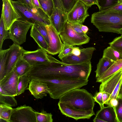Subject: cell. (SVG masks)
Masks as SVG:
<instances>
[{"label":"cell","instance_id":"6da1fadb","mask_svg":"<svg viewBox=\"0 0 122 122\" xmlns=\"http://www.w3.org/2000/svg\"><path fill=\"white\" fill-rule=\"evenodd\" d=\"M91 70V62L67 64L52 56L50 62L32 67L27 76L30 80L33 79L88 80Z\"/></svg>","mask_w":122,"mask_h":122},{"label":"cell","instance_id":"7a4b0ae2","mask_svg":"<svg viewBox=\"0 0 122 122\" xmlns=\"http://www.w3.org/2000/svg\"><path fill=\"white\" fill-rule=\"evenodd\" d=\"M59 102L78 111L94 112L95 101L92 94L83 89L76 88L65 93Z\"/></svg>","mask_w":122,"mask_h":122},{"label":"cell","instance_id":"3957f363","mask_svg":"<svg viewBox=\"0 0 122 122\" xmlns=\"http://www.w3.org/2000/svg\"><path fill=\"white\" fill-rule=\"evenodd\" d=\"M91 20L100 32L120 34L122 30V12L99 11L92 14Z\"/></svg>","mask_w":122,"mask_h":122},{"label":"cell","instance_id":"277c9868","mask_svg":"<svg viewBox=\"0 0 122 122\" xmlns=\"http://www.w3.org/2000/svg\"><path fill=\"white\" fill-rule=\"evenodd\" d=\"M38 80L47 84L50 97L55 99H59L65 93L72 89L80 88L86 85L88 81V80H84L65 81L56 79Z\"/></svg>","mask_w":122,"mask_h":122},{"label":"cell","instance_id":"5b68a950","mask_svg":"<svg viewBox=\"0 0 122 122\" xmlns=\"http://www.w3.org/2000/svg\"><path fill=\"white\" fill-rule=\"evenodd\" d=\"M11 2L21 16L20 19L27 21L33 24L38 23L45 25L51 24L50 17L43 10H41L38 13H34L27 5L18 0H11Z\"/></svg>","mask_w":122,"mask_h":122},{"label":"cell","instance_id":"8992f818","mask_svg":"<svg viewBox=\"0 0 122 122\" xmlns=\"http://www.w3.org/2000/svg\"><path fill=\"white\" fill-rule=\"evenodd\" d=\"M33 24L25 20L19 19L15 21L9 31L10 39L15 43L20 45L26 41L27 32Z\"/></svg>","mask_w":122,"mask_h":122},{"label":"cell","instance_id":"52a82bcc","mask_svg":"<svg viewBox=\"0 0 122 122\" xmlns=\"http://www.w3.org/2000/svg\"><path fill=\"white\" fill-rule=\"evenodd\" d=\"M59 35L63 44L71 46L81 45L88 43L90 39L87 35L81 36L76 32L67 21Z\"/></svg>","mask_w":122,"mask_h":122},{"label":"cell","instance_id":"ba28073f","mask_svg":"<svg viewBox=\"0 0 122 122\" xmlns=\"http://www.w3.org/2000/svg\"><path fill=\"white\" fill-rule=\"evenodd\" d=\"M36 112L25 105L13 108L10 122H37Z\"/></svg>","mask_w":122,"mask_h":122},{"label":"cell","instance_id":"9c48e42d","mask_svg":"<svg viewBox=\"0 0 122 122\" xmlns=\"http://www.w3.org/2000/svg\"><path fill=\"white\" fill-rule=\"evenodd\" d=\"M52 56L46 51L40 48L34 51L26 50L22 57L32 66L45 64L50 62Z\"/></svg>","mask_w":122,"mask_h":122},{"label":"cell","instance_id":"30bf717a","mask_svg":"<svg viewBox=\"0 0 122 122\" xmlns=\"http://www.w3.org/2000/svg\"><path fill=\"white\" fill-rule=\"evenodd\" d=\"M89 7L77 0L73 7L67 14V21L70 24H82L89 15L87 10Z\"/></svg>","mask_w":122,"mask_h":122},{"label":"cell","instance_id":"8fae6325","mask_svg":"<svg viewBox=\"0 0 122 122\" xmlns=\"http://www.w3.org/2000/svg\"><path fill=\"white\" fill-rule=\"evenodd\" d=\"M2 8L1 15H2L5 28L9 30L11 26L16 20L21 16L15 9L11 0H2Z\"/></svg>","mask_w":122,"mask_h":122},{"label":"cell","instance_id":"7c38bea8","mask_svg":"<svg viewBox=\"0 0 122 122\" xmlns=\"http://www.w3.org/2000/svg\"><path fill=\"white\" fill-rule=\"evenodd\" d=\"M49 37L48 46L46 51L49 54L54 55L59 53L63 46L59 36L54 28L51 25H46Z\"/></svg>","mask_w":122,"mask_h":122},{"label":"cell","instance_id":"4fadbf2b","mask_svg":"<svg viewBox=\"0 0 122 122\" xmlns=\"http://www.w3.org/2000/svg\"><path fill=\"white\" fill-rule=\"evenodd\" d=\"M95 50V48L94 47L81 49V53L79 55L75 56L71 54L63 58L61 60V61L70 64L91 62L93 53Z\"/></svg>","mask_w":122,"mask_h":122},{"label":"cell","instance_id":"5bb4252c","mask_svg":"<svg viewBox=\"0 0 122 122\" xmlns=\"http://www.w3.org/2000/svg\"><path fill=\"white\" fill-rule=\"evenodd\" d=\"M19 76L14 69L0 81V87L6 94L17 96V89Z\"/></svg>","mask_w":122,"mask_h":122},{"label":"cell","instance_id":"9a60e30c","mask_svg":"<svg viewBox=\"0 0 122 122\" xmlns=\"http://www.w3.org/2000/svg\"><path fill=\"white\" fill-rule=\"evenodd\" d=\"M9 48L6 76L14 69L16 63L25 50L20 45L14 43Z\"/></svg>","mask_w":122,"mask_h":122},{"label":"cell","instance_id":"2e32d148","mask_svg":"<svg viewBox=\"0 0 122 122\" xmlns=\"http://www.w3.org/2000/svg\"><path fill=\"white\" fill-rule=\"evenodd\" d=\"M50 19L51 24L59 34L63 30L67 21V14L64 9L55 7Z\"/></svg>","mask_w":122,"mask_h":122},{"label":"cell","instance_id":"e0dca14e","mask_svg":"<svg viewBox=\"0 0 122 122\" xmlns=\"http://www.w3.org/2000/svg\"><path fill=\"white\" fill-rule=\"evenodd\" d=\"M28 89L36 99H42L48 94L47 84L37 79L30 80Z\"/></svg>","mask_w":122,"mask_h":122},{"label":"cell","instance_id":"ac0fdd59","mask_svg":"<svg viewBox=\"0 0 122 122\" xmlns=\"http://www.w3.org/2000/svg\"><path fill=\"white\" fill-rule=\"evenodd\" d=\"M58 106L59 110L63 114L76 120L81 119H89L95 115L94 112H79L74 111L59 102Z\"/></svg>","mask_w":122,"mask_h":122},{"label":"cell","instance_id":"d6986e66","mask_svg":"<svg viewBox=\"0 0 122 122\" xmlns=\"http://www.w3.org/2000/svg\"><path fill=\"white\" fill-rule=\"evenodd\" d=\"M122 77V69L116 72L107 80L102 83L99 91L106 92L111 95Z\"/></svg>","mask_w":122,"mask_h":122},{"label":"cell","instance_id":"ffe728a7","mask_svg":"<svg viewBox=\"0 0 122 122\" xmlns=\"http://www.w3.org/2000/svg\"><path fill=\"white\" fill-rule=\"evenodd\" d=\"M95 117L106 122H118L116 115L113 107L108 106L101 108L97 112Z\"/></svg>","mask_w":122,"mask_h":122},{"label":"cell","instance_id":"44dd1931","mask_svg":"<svg viewBox=\"0 0 122 122\" xmlns=\"http://www.w3.org/2000/svg\"><path fill=\"white\" fill-rule=\"evenodd\" d=\"M122 69V59L114 62L105 72L96 78V82H104Z\"/></svg>","mask_w":122,"mask_h":122},{"label":"cell","instance_id":"7402d4cb","mask_svg":"<svg viewBox=\"0 0 122 122\" xmlns=\"http://www.w3.org/2000/svg\"><path fill=\"white\" fill-rule=\"evenodd\" d=\"M30 35L40 48L47 51L48 46V43L33 25L31 27Z\"/></svg>","mask_w":122,"mask_h":122},{"label":"cell","instance_id":"603a6c76","mask_svg":"<svg viewBox=\"0 0 122 122\" xmlns=\"http://www.w3.org/2000/svg\"><path fill=\"white\" fill-rule=\"evenodd\" d=\"M114 62L105 57H102L100 59L97 64V69L95 71L96 78L99 77L105 72Z\"/></svg>","mask_w":122,"mask_h":122},{"label":"cell","instance_id":"cb8c5ba5","mask_svg":"<svg viewBox=\"0 0 122 122\" xmlns=\"http://www.w3.org/2000/svg\"><path fill=\"white\" fill-rule=\"evenodd\" d=\"M32 67L22 57L16 63L14 69L19 77L26 75Z\"/></svg>","mask_w":122,"mask_h":122},{"label":"cell","instance_id":"d4e9b609","mask_svg":"<svg viewBox=\"0 0 122 122\" xmlns=\"http://www.w3.org/2000/svg\"><path fill=\"white\" fill-rule=\"evenodd\" d=\"M10 48L0 50V81L6 76V67Z\"/></svg>","mask_w":122,"mask_h":122},{"label":"cell","instance_id":"484cf974","mask_svg":"<svg viewBox=\"0 0 122 122\" xmlns=\"http://www.w3.org/2000/svg\"><path fill=\"white\" fill-rule=\"evenodd\" d=\"M15 96L6 93L0 87V102L11 107L16 106L17 105V101Z\"/></svg>","mask_w":122,"mask_h":122},{"label":"cell","instance_id":"4316f807","mask_svg":"<svg viewBox=\"0 0 122 122\" xmlns=\"http://www.w3.org/2000/svg\"><path fill=\"white\" fill-rule=\"evenodd\" d=\"M102 57L107 58L115 62L122 59V55L118 51L110 46L104 50Z\"/></svg>","mask_w":122,"mask_h":122},{"label":"cell","instance_id":"83f0119b","mask_svg":"<svg viewBox=\"0 0 122 122\" xmlns=\"http://www.w3.org/2000/svg\"><path fill=\"white\" fill-rule=\"evenodd\" d=\"M30 81L26 75L19 77L17 86V96L23 93L26 90L28 89Z\"/></svg>","mask_w":122,"mask_h":122},{"label":"cell","instance_id":"f1b7e54d","mask_svg":"<svg viewBox=\"0 0 122 122\" xmlns=\"http://www.w3.org/2000/svg\"><path fill=\"white\" fill-rule=\"evenodd\" d=\"M13 109L12 107L0 103V118L4 120L6 122H10Z\"/></svg>","mask_w":122,"mask_h":122},{"label":"cell","instance_id":"f546056e","mask_svg":"<svg viewBox=\"0 0 122 122\" xmlns=\"http://www.w3.org/2000/svg\"><path fill=\"white\" fill-rule=\"evenodd\" d=\"M42 7L45 12L50 17L54 9L53 0H39Z\"/></svg>","mask_w":122,"mask_h":122},{"label":"cell","instance_id":"4dcf8cb0","mask_svg":"<svg viewBox=\"0 0 122 122\" xmlns=\"http://www.w3.org/2000/svg\"><path fill=\"white\" fill-rule=\"evenodd\" d=\"M37 122H52V115L51 113H47L44 110L40 112H35Z\"/></svg>","mask_w":122,"mask_h":122},{"label":"cell","instance_id":"1f68e13d","mask_svg":"<svg viewBox=\"0 0 122 122\" xmlns=\"http://www.w3.org/2000/svg\"><path fill=\"white\" fill-rule=\"evenodd\" d=\"M99 11L109 9L117 5V0H97Z\"/></svg>","mask_w":122,"mask_h":122},{"label":"cell","instance_id":"d6a6232c","mask_svg":"<svg viewBox=\"0 0 122 122\" xmlns=\"http://www.w3.org/2000/svg\"><path fill=\"white\" fill-rule=\"evenodd\" d=\"M9 39V30L5 29L3 16L1 15L0 21V50L2 49V45L4 40Z\"/></svg>","mask_w":122,"mask_h":122},{"label":"cell","instance_id":"836d02e7","mask_svg":"<svg viewBox=\"0 0 122 122\" xmlns=\"http://www.w3.org/2000/svg\"><path fill=\"white\" fill-rule=\"evenodd\" d=\"M111 47L122 55V36L116 37L111 42L109 43Z\"/></svg>","mask_w":122,"mask_h":122},{"label":"cell","instance_id":"e575fe53","mask_svg":"<svg viewBox=\"0 0 122 122\" xmlns=\"http://www.w3.org/2000/svg\"><path fill=\"white\" fill-rule=\"evenodd\" d=\"M73 46H71L63 44L62 48L59 53L58 56L61 60L63 58L71 54L73 48Z\"/></svg>","mask_w":122,"mask_h":122},{"label":"cell","instance_id":"d590c367","mask_svg":"<svg viewBox=\"0 0 122 122\" xmlns=\"http://www.w3.org/2000/svg\"><path fill=\"white\" fill-rule=\"evenodd\" d=\"M77 0H61L65 11L67 14L76 2Z\"/></svg>","mask_w":122,"mask_h":122},{"label":"cell","instance_id":"8d00e7d4","mask_svg":"<svg viewBox=\"0 0 122 122\" xmlns=\"http://www.w3.org/2000/svg\"><path fill=\"white\" fill-rule=\"evenodd\" d=\"M33 25L39 32L44 36L48 44L49 39L46 25L38 23L35 24Z\"/></svg>","mask_w":122,"mask_h":122},{"label":"cell","instance_id":"74e56055","mask_svg":"<svg viewBox=\"0 0 122 122\" xmlns=\"http://www.w3.org/2000/svg\"><path fill=\"white\" fill-rule=\"evenodd\" d=\"M118 101L116 114L118 122H122V97L117 96Z\"/></svg>","mask_w":122,"mask_h":122},{"label":"cell","instance_id":"f35d334b","mask_svg":"<svg viewBox=\"0 0 122 122\" xmlns=\"http://www.w3.org/2000/svg\"><path fill=\"white\" fill-rule=\"evenodd\" d=\"M122 83V77L120 80L116 87L115 88L112 94H111L108 100V103L107 105H108L109 102L111 99L112 98L117 99V97L118 95L120 88Z\"/></svg>","mask_w":122,"mask_h":122},{"label":"cell","instance_id":"ab89813d","mask_svg":"<svg viewBox=\"0 0 122 122\" xmlns=\"http://www.w3.org/2000/svg\"><path fill=\"white\" fill-rule=\"evenodd\" d=\"M102 92L99 91L96 92L93 97L95 101L99 104L101 108L104 107V104L102 99Z\"/></svg>","mask_w":122,"mask_h":122},{"label":"cell","instance_id":"60d3db41","mask_svg":"<svg viewBox=\"0 0 122 122\" xmlns=\"http://www.w3.org/2000/svg\"><path fill=\"white\" fill-rule=\"evenodd\" d=\"M70 24L72 29L77 33L82 36L87 35L86 33H84L82 30L81 26V24L79 23Z\"/></svg>","mask_w":122,"mask_h":122},{"label":"cell","instance_id":"b9f144b4","mask_svg":"<svg viewBox=\"0 0 122 122\" xmlns=\"http://www.w3.org/2000/svg\"><path fill=\"white\" fill-rule=\"evenodd\" d=\"M102 11L107 12H122V3Z\"/></svg>","mask_w":122,"mask_h":122},{"label":"cell","instance_id":"7bdbcfd3","mask_svg":"<svg viewBox=\"0 0 122 122\" xmlns=\"http://www.w3.org/2000/svg\"><path fill=\"white\" fill-rule=\"evenodd\" d=\"M118 104V101L117 99L116 98H112L111 99L108 105V106H111L113 107L116 114Z\"/></svg>","mask_w":122,"mask_h":122},{"label":"cell","instance_id":"ee69618b","mask_svg":"<svg viewBox=\"0 0 122 122\" xmlns=\"http://www.w3.org/2000/svg\"><path fill=\"white\" fill-rule=\"evenodd\" d=\"M84 3L89 7H91L93 5H98L97 0H79Z\"/></svg>","mask_w":122,"mask_h":122},{"label":"cell","instance_id":"f6af8a7d","mask_svg":"<svg viewBox=\"0 0 122 122\" xmlns=\"http://www.w3.org/2000/svg\"><path fill=\"white\" fill-rule=\"evenodd\" d=\"M102 99L104 103L107 105L108 100L111 94L109 93L102 92Z\"/></svg>","mask_w":122,"mask_h":122},{"label":"cell","instance_id":"bcb514c9","mask_svg":"<svg viewBox=\"0 0 122 122\" xmlns=\"http://www.w3.org/2000/svg\"><path fill=\"white\" fill-rule=\"evenodd\" d=\"M22 3L27 5L31 8H36L32 0H18Z\"/></svg>","mask_w":122,"mask_h":122},{"label":"cell","instance_id":"7dc6e473","mask_svg":"<svg viewBox=\"0 0 122 122\" xmlns=\"http://www.w3.org/2000/svg\"><path fill=\"white\" fill-rule=\"evenodd\" d=\"M81 52V49L78 47H74L71 54L75 56H78Z\"/></svg>","mask_w":122,"mask_h":122},{"label":"cell","instance_id":"c3c4849f","mask_svg":"<svg viewBox=\"0 0 122 122\" xmlns=\"http://www.w3.org/2000/svg\"><path fill=\"white\" fill-rule=\"evenodd\" d=\"M32 1L35 5L37 9H40L43 10L39 0H32Z\"/></svg>","mask_w":122,"mask_h":122},{"label":"cell","instance_id":"681fc988","mask_svg":"<svg viewBox=\"0 0 122 122\" xmlns=\"http://www.w3.org/2000/svg\"><path fill=\"white\" fill-rule=\"evenodd\" d=\"M81 28L83 31L85 33H86L88 31L89 29L88 27L85 25L81 24Z\"/></svg>","mask_w":122,"mask_h":122},{"label":"cell","instance_id":"f907efd6","mask_svg":"<svg viewBox=\"0 0 122 122\" xmlns=\"http://www.w3.org/2000/svg\"><path fill=\"white\" fill-rule=\"evenodd\" d=\"M94 122H106L100 118L95 117L93 120Z\"/></svg>","mask_w":122,"mask_h":122},{"label":"cell","instance_id":"816d5d0a","mask_svg":"<svg viewBox=\"0 0 122 122\" xmlns=\"http://www.w3.org/2000/svg\"><path fill=\"white\" fill-rule=\"evenodd\" d=\"M118 96L122 97V83L120 88Z\"/></svg>","mask_w":122,"mask_h":122},{"label":"cell","instance_id":"f5cc1de1","mask_svg":"<svg viewBox=\"0 0 122 122\" xmlns=\"http://www.w3.org/2000/svg\"><path fill=\"white\" fill-rule=\"evenodd\" d=\"M118 0V4L117 5L120 4L122 3V0Z\"/></svg>","mask_w":122,"mask_h":122},{"label":"cell","instance_id":"db71d44e","mask_svg":"<svg viewBox=\"0 0 122 122\" xmlns=\"http://www.w3.org/2000/svg\"><path fill=\"white\" fill-rule=\"evenodd\" d=\"M120 34L121 35V36H122V30L120 32Z\"/></svg>","mask_w":122,"mask_h":122}]
</instances>
